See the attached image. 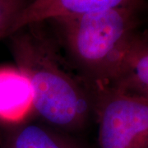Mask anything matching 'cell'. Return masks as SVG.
I'll return each instance as SVG.
<instances>
[{"mask_svg": "<svg viewBox=\"0 0 148 148\" xmlns=\"http://www.w3.org/2000/svg\"><path fill=\"white\" fill-rule=\"evenodd\" d=\"M110 87L148 100V30L132 38Z\"/></svg>", "mask_w": 148, "mask_h": 148, "instance_id": "cell-5", "label": "cell"}, {"mask_svg": "<svg viewBox=\"0 0 148 148\" xmlns=\"http://www.w3.org/2000/svg\"><path fill=\"white\" fill-rule=\"evenodd\" d=\"M140 0L128 5L55 18L58 42L94 94L110 88L139 30Z\"/></svg>", "mask_w": 148, "mask_h": 148, "instance_id": "cell-2", "label": "cell"}, {"mask_svg": "<svg viewBox=\"0 0 148 148\" xmlns=\"http://www.w3.org/2000/svg\"><path fill=\"white\" fill-rule=\"evenodd\" d=\"M0 143H1V139H0Z\"/></svg>", "mask_w": 148, "mask_h": 148, "instance_id": "cell-9", "label": "cell"}, {"mask_svg": "<svg viewBox=\"0 0 148 148\" xmlns=\"http://www.w3.org/2000/svg\"><path fill=\"white\" fill-rule=\"evenodd\" d=\"M99 148H148V100L114 88L95 94Z\"/></svg>", "mask_w": 148, "mask_h": 148, "instance_id": "cell-3", "label": "cell"}, {"mask_svg": "<svg viewBox=\"0 0 148 148\" xmlns=\"http://www.w3.org/2000/svg\"><path fill=\"white\" fill-rule=\"evenodd\" d=\"M136 1L138 0H31L17 18L14 32L33 23L119 8Z\"/></svg>", "mask_w": 148, "mask_h": 148, "instance_id": "cell-4", "label": "cell"}, {"mask_svg": "<svg viewBox=\"0 0 148 148\" xmlns=\"http://www.w3.org/2000/svg\"><path fill=\"white\" fill-rule=\"evenodd\" d=\"M16 68L33 91V110L56 130L75 131L94 113L95 94L42 22L27 25L10 36Z\"/></svg>", "mask_w": 148, "mask_h": 148, "instance_id": "cell-1", "label": "cell"}, {"mask_svg": "<svg viewBox=\"0 0 148 148\" xmlns=\"http://www.w3.org/2000/svg\"><path fill=\"white\" fill-rule=\"evenodd\" d=\"M33 110V91L17 68H0V121L18 125Z\"/></svg>", "mask_w": 148, "mask_h": 148, "instance_id": "cell-6", "label": "cell"}, {"mask_svg": "<svg viewBox=\"0 0 148 148\" xmlns=\"http://www.w3.org/2000/svg\"><path fill=\"white\" fill-rule=\"evenodd\" d=\"M6 139L7 148H81L53 127L37 123H20Z\"/></svg>", "mask_w": 148, "mask_h": 148, "instance_id": "cell-7", "label": "cell"}, {"mask_svg": "<svg viewBox=\"0 0 148 148\" xmlns=\"http://www.w3.org/2000/svg\"><path fill=\"white\" fill-rule=\"evenodd\" d=\"M31 0H0V40L9 37L21 12Z\"/></svg>", "mask_w": 148, "mask_h": 148, "instance_id": "cell-8", "label": "cell"}]
</instances>
